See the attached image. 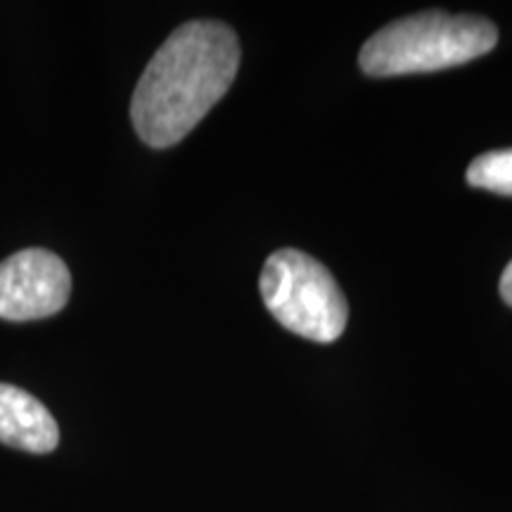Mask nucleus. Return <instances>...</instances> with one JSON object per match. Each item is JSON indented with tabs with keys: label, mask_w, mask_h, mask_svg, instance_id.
I'll return each instance as SVG.
<instances>
[{
	"label": "nucleus",
	"mask_w": 512,
	"mask_h": 512,
	"mask_svg": "<svg viewBox=\"0 0 512 512\" xmlns=\"http://www.w3.org/2000/svg\"><path fill=\"white\" fill-rule=\"evenodd\" d=\"M240 41L223 22L178 27L147 62L131 98V121L143 143L157 150L188 136L233 86Z\"/></svg>",
	"instance_id": "nucleus-1"
},
{
	"label": "nucleus",
	"mask_w": 512,
	"mask_h": 512,
	"mask_svg": "<svg viewBox=\"0 0 512 512\" xmlns=\"http://www.w3.org/2000/svg\"><path fill=\"white\" fill-rule=\"evenodd\" d=\"M498 29L477 15L432 10L396 19L361 48L358 64L368 76H406L451 69L496 48Z\"/></svg>",
	"instance_id": "nucleus-2"
},
{
	"label": "nucleus",
	"mask_w": 512,
	"mask_h": 512,
	"mask_svg": "<svg viewBox=\"0 0 512 512\" xmlns=\"http://www.w3.org/2000/svg\"><path fill=\"white\" fill-rule=\"evenodd\" d=\"M259 290L271 316L294 335L328 344L342 337L349 304L332 273L299 249L268 256Z\"/></svg>",
	"instance_id": "nucleus-3"
},
{
	"label": "nucleus",
	"mask_w": 512,
	"mask_h": 512,
	"mask_svg": "<svg viewBox=\"0 0 512 512\" xmlns=\"http://www.w3.org/2000/svg\"><path fill=\"white\" fill-rule=\"evenodd\" d=\"M72 275L48 249H22L0 264V318L12 323L55 316L69 302Z\"/></svg>",
	"instance_id": "nucleus-4"
},
{
	"label": "nucleus",
	"mask_w": 512,
	"mask_h": 512,
	"mask_svg": "<svg viewBox=\"0 0 512 512\" xmlns=\"http://www.w3.org/2000/svg\"><path fill=\"white\" fill-rule=\"evenodd\" d=\"M0 444L27 453H50L60 444V427L36 396L0 384Z\"/></svg>",
	"instance_id": "nucleus-5"
},
{
	"label": "nucleus",
	"mask_w": 512,
	"mask_h": 512,
	"mask_svg": "<svg viewBox=\"0 0 512 512\" xmlns=\"http://www.w3.org/2000/svg\"><path fill=\"white\" fill-rule=\"evenodd\" d=\"M467 183L496 195L512 197V147L510 150L484 152L467 166Z\"/></svg>",
	"instance_id": "nucleus-6"
},
{
	"label": "nucleus",
	"mask_w": 512,
	"mask_h": 512,
	"mask_svg": "<svg viewBox=\"0 0 512 512\" xmlns=\"http://www.w3.org/2000/svg\"><path fill=\"white\" fill-rule=\"evenodd\" d=\"M501 299L512 309V261L501 275Z\"/></svg>",
	"instance_id": "nucleus-7"
}]
</instances>
